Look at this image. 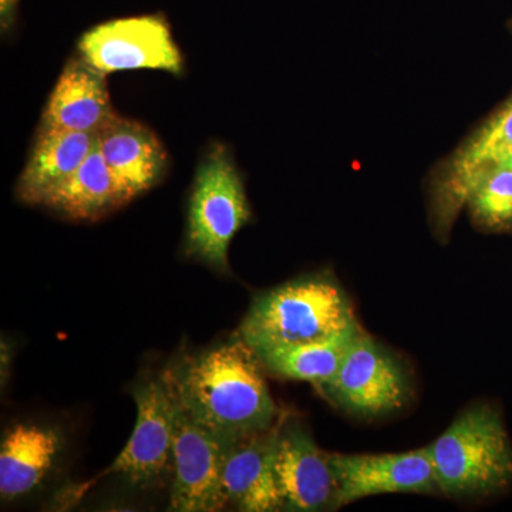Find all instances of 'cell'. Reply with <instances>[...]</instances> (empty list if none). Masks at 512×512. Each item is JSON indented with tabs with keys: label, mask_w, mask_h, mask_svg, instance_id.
Here are the masks:
<instances>
[{
	"label": "cell",
	"mask_w": 512,
	"mask_h": 512,
	"mask_svg": "<svg viewBox=\"0 0 512 512\" xmlns=\"http://www.w3.org/2000/svg\"><path fill=\"white\" fill-rule=\"evenodd\" d=\"M262 367L254 350L237 338L185 357L163 376L192 419L237 439L271 429L278 421Z\"/></svg>",
	"instance_id": "6da1fadb"
},
{
	"label": "cell",
	"mask_w": 512,
	"mask_h": 512,
	"mask_svg": "<svg viewBox=\"0 0 512 512\" xmlns=\"http://www.w3.org/2000/svg\"><path fill=\"white\" fill-rule=\"evenodd\" d=\"M356 322L352 303L335 281L309 276L255 299L239 338L259 353L329 338Z\"/></svg>",
	"instance_id": "7a4b0ae2"
},
{
	"label": "cell",
	"mask_w": 512,
	"mask_h": 512,
	"mask_svg": "<svg viewBox=\"0 0 512 512\" xmlns=\"http://www.w3.org/2000/svg\"><path fill=\"white\" fill-rule=\"evenodd\" d=\"M440 494L453 498L487 497L512 483V444L503 417L490 404L458 414L430 444Z\"/></svg>",
	"instance_id": "3957f363"
},
{
	"label": "cell",
	"mask_w": 512,
	"mask_h": 512,
	"mask_svg": "<svg viewBox=\"0 0 512 512\" xmlns=\"http://www.w3.org/2000/svg\"><path fill=\"white\" fill-rule=\"evenodd\" d=\"M244 181L231 150L214 141L202 154L188 201L185 254L228 272V248L251 221Z\"/></svg>",
	"instance_id": "277c9868"
},
{
	"label": "cell",
	"mask_w": 512,
	"mask_h": 512,
	"mask_svg": "<svg viewBox=\"0 0 512 512\" xmlns=\"http://www.w3.org/2000/svg\"><path fill=\"white\" fill-rule=\"evenodd\" d=\"M79 55L101 73L163 70L180 76L184 56L164 13L127 16L99 23L77 42Z\"/></svg>",
	"instance_id": "5b68a950"
},
{
	"label": "cell",
	"mask_w": 512,
	"mask_h": 512,
	"mask_svg": "<svg viewBox=\"0 0 512 512\" xmlns=\"http://www.w3.org/2000/svg\"><path fill=\"white\" fill-rule=\"evenodd\" d=\"M171 389V387H170ZM173 393V390H171ZM173 484L170 510L214 512L227 507L221 470L231 437L220 436L197 423L174 396Z\"/></svg>",
	"instance_id": "8992f818"
},
{
	"label": "cell",
	"mask_w": 512,
	"mask_h": 512,
	"mask_svg": "<svg viewBox=\"0 0 512 512\" xmlns=\"http://www.w3.org/2000/svg\"><path fill=\"white\" fill-rule=\"evenodd\" d=\"M137 421L123 451L109 468L93 480L69 491L64 500L73 503L100 478L117 474L133 485L153 483L171 464L173 453L174 399L164 376L140 384L134 390Z\"/></svg>",
	"instance_id": "52a82bcc"
},
{
	"label": "cell",
	"mask_w": 512,
	"mask_h": 512,
	"mask_svg": "<svg viewBox=\"0 0 512 512\" xmlns=\"http://www.w3.org/2000/svg\"><path fill=\"white\" fill-rule=\"evenodd\" d=\"M512 150V94L437 167L431 181V210L440 235L453 227L477 178Z\"/></svg>",
	"instance_id": "ba28073f"
},
{
	"label": "cell",
	"mask_w": 512,
	"mask_h": 512,
	"mask_svg": "<svg viewBox=\"0 0 512 512\" xmlns=\"http://www.w3.org/2000/svg\"><path fill=\"white\" fill-rule=\"evenodd\" d=\"M320 390L357 416L376 417L402 407L409 397L410 383L402 363L362 332L332 382Z\"/></svg>",
	"instance_id": "9c48e42d"
},
{
	"label": "cell",
	"mask_w": 512,
	"mask_h": 512,
	"mask_svg": "<svg viewBox=\"0 0 512 512\" xmlns=\"http://www.w3.org/2000/svg\"><path fill=\"white\" fill-rule=\"evenodd\" d=\"M338 508L382 494L440 493L429 448L390 454L330 453Z\"/></svg>",
	"instance_id": "30bf717a"
},
{
	"label": "cell",
	"mask_w": 512,
	"mask_h": 512,
	"mask_svg": "<svg viewBox=\"0 0 512 512\" xmlns=\"http://www.w3.org/2000/svg\"><path fill=\"white\" fill-rule=\"evenodd\" d=\"M275 476L286 511L338 508V483L330 453L299 424L282 423L276 440Z\"/></svg>",
	"instance_id": "8fae6325"
},
{
	"label": "cell",
	"mask_w": 512,
	"mask_h": 512,
	"mask_svg": "<svg viewBox=\"0 0 512 512\" xmlns=\"http://www.w3.org/2000/svg\"><path fill=\"white\" fill-rule=\"evenodd\" d=\"M281 421L268 430L229 441L222 460V493L239 511L284 510L275 476V450Z\"/></svg>",
	"instance_id": "7c38bea8"
},
{
	"label": "cell",
	"mask_w": 512,
	"mask_h": 512,
	"mask_svg": "<svg viewBox=\"0 0 512 512\" xmlns=\"http://www.w3.org/2000/svg\"><path fill=\"white\" fill-rule=\"evenodd\" d=\"M117 116L111 103L107 74L79 55L64 64L43 110L39 128L99 134Z\"/></svg>",
	"instance_id": "4fadbf2b"
},
{
	"label": "cell",
	"mask_w": 512,
	"mask_h": 512,
	"mask_svg": "<svg viewBox=\"0 0 512 512\" xmlns=\"http://www.w3.org/2000/svg\"><path fill=\"white\" fill-rule=\"evenodd\" d=\"M97 148L130 200L160 184L167 174V151L146 124L117 116L97 134Z\"/></svg>",
	"instance_id": "5bb4252c"
},
{
	"label": "cell",
	"mask_w": 512,
	"mask_h": 512,
	"mask_svg": "<svg viewBox=\"0 0 512 512\" xmlns=\"http://www.w3.org/2000/svg\"><path fill=\"white\" fill-rule=\"evenodd\" d=\"M96 144L97 134L39 128L28 163L16 184L19 200L42 205L50 192L79 170Z\"/></svg>",
	"instance_id": "9a60e30c"
},
{
	"label": "cell",
	"mask_w": 512,
	"mask_h": 512,
	"mask_svg": "<svg viewBox=\"0 0 512 512\" xmlns=\"http://www.w3.org/2000/svg\"><path fill=\"white\" fill-rule=\"evenodd\" d=\"M63 448L55 427L18 423L5 431L0 446V497L3 501L32 493L49 476Z\"/></svg>",
	"instance_id": "2e32d148"
},
{
	"label": "cell",
	"mask_w": 512,
	"mask_h": 512,
	"mask_svg": "<svg viewBox=\"0 0 512 512\" xmlns=\"http://www.w3.org/2000/svg\"><path fill=\"white\" fill-rule=\"evenodd\" d=\"M130 201L116 175L94 147L79 170L47 195L42 205L70 218V220H97Z\"/></svg>",
	"instance_id": "e0dca14e"
},
{
	"label": "cell",
	"mask_w": 512,
	"mask_h": 512,
	"mask_svg": "<svg viewBox=\"0 0 512 512\" xmlns=\"http://www.w3.org/2000/svg\"><path fill=\"white\" fill-rule=\"evenodd\" d=\"M362 332L359 322H356L329 338L265 350L256 356L262 366L274 375L312 383L322 389L332 382L350 346Z\"/></svg>",
	"instance_id": "ac0fdd59"
},
{
	"label": "cell",
	"mask_w": 512,
	"mask_h": 512,
	"mask_svg": "<svg viewBox=\"0 0 512 512\" xmlns=\"http://www.w3.org/2000/svg\"><path fill=\"white\" fill-rule=\"evenodd\" d=\"M466 207L478 228L495 234L512 232V170L493 165L477 178Z\"/></svg>",
	"instance_id": "d6986e66"
},
{
	"label": "cell",
	"mask_w": 512,
	"mask_h": 512,
	"mask_svg": "<svg viewBox=\"0 0 512 512\" xmlns=\"http://www.w3.org/2000/svg\"><path fill=\"white\" fill-rule=\"evenodd\" d=\"M20 0H0V28L2 35H8L18 22Z\"/></svg>",
	"instance_id": "ffe728a7"
},
{
	"label": "cell",
	"mask_w": 512,
	"mask_h": 512,
	"mask_svg": "<svg viewBox=\"0 0 512 512\" xmlns=\"http://www.w3.org/2000/svg\"><path fill=\"white\" fill-rule=\"evenodd\" d=\"M493 165H501V167L511 168L512 170V150L508 151V153H505L503 157L498 158V160L495 161ZM493 165H490V167H493Z\"/></svg>",
	"instance_id": "44dd1931"
},
{
	"label": "cell",
	"mask_w": 512,
	"mask_h": 512,
	"mask_svg": "<svg viewBox=\"0 0 512 512\" xmlns=\"http://www.w3.org/2000/svg\"><path fill=\"white\" fill-rule=\"evenodd\" d=\"M511 29H512V22H511Z\"/></svg>",
	"instance_id": "7402d4cb"
}]
</instances>
